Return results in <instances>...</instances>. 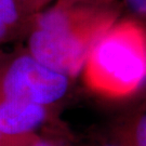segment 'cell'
<instances>
[{"label": "cell", "instance_id": "cell-1", "mask_svg": "<svg viewBox=\"0 0 146 146\" xmlns=\"http://www.w3.org/2000/svg\"><path fill=\"white\" fill-rule=\"evenodd\" d=\"M110 26L107 20L67 8L42 13L29 39L31 56L65 76H75L84 67L94 42Z\"/></svg>", "mask_w": 146, "mask_h": 146}, {"label": "cell", "instance_id": "cell-2", "mask_svg": "<svg viewBox=\"0 0 146 146\" xmlns=\"http://www.w3.org/2000/svg\"><path fill=\"white\" fill-rule=\"evenodd\" d=\"M84 66L89 84L99 92L111 96L132 93L146 74L142 28L131 22L110 26L94 42Z\"/></svg>", "mask_w": 146, "mask_h": 146}, {"label": "cell", "instance_id": "cell-3", "mask_svg": "<svg viewBox=\"0 0 146 146\" xmlns=\"http://www.w3.org/2000/svg\"><path fill=\"white\" fill-rule=\"evenodd\" d=\"M67 87V76L49 68L31 55L16 58L2 81L5 99L21 100L41 106L60 100Z\"/></svg>", "mask_w": 146, "mask_h": 146}, {"label": "cell", "instance_id": "cell-4", "mask_svg": "<svg viewBox=\"0 0 146 146\" xmlns=\"http://www.w3.org/2000/svg\"><path fill=\"white\" fill-rule=\"evenodd\" d=\"M44 106L14 99L0 102V134L19 136L31 133L46 119Z\"/></svg>", "mask_w": 146, "mask_h": 146}, {"label": "cell", "instance_id": "cell-5", "mask_svg": "<svg viewBox=\"0 0 146 146\" xmlns=\"http://www.w3.org/2000/svg\"><path fill=\"white\" fill-rule=\"evenodd\" d=\"M19 19L15 0H0V23L7 27L14 25Z\"/></svg>", "mask_w": 146, "mask_h": 146}, {"label": "cell", "instance_id": "cell-6", "mask_svg": "<svg viewBox=\"0 0 146 146\" xmlns=\"http://www.w3.org/2000/svg\"><path fill=\"white\" fill-rule=\"evenodd\" d=\"M136 146H146V121L145 116H143L137 122L135 130Z\"/></svg>", "mask_w": 146, "mask_h": 146}, {"label": "cell", "instance_id": "cell-7", "mask_svg": "<svg viewBox=\"0 0 146 146\" xmlns=\"http://www.w3.org/2000/svg\"><path fill=\"white\" fill-rule=\"evenodd\" d=\"M131 10L139 15H144L146 11V0H125Z\"/></svg>", "mask_w": 146, "mask_h": 146}, {"label": "cell", "instance_id": "cell-8", "mask_svg": "<svg viewBox=\"0 0 146 146\" xmlns=\"http://www.w3.org/2000/svg\"><path fill=\"white\" fill-rule=\"evenodd\" d=\"M34 146H53V145H52V144H50V143H48V142L40 141V142H37Z\"/></svg>", "mask_w": 146, "mask_h": 146}, {"label": "cell", "instance_id": "cell-9", "mask_svg": "<svg viewBox=\"0 0 146 146\" xmlns=\"http://www.w3.org/2000/svg\"><path fill=\"white\" fill-rule=\"evenodd\" d=\"M105 146H114V145H105Z\"/></svg>", "mask_w": 146, "mask_h": 146}, {"label": "cell", "instance_id": "cell-10", "mask_svg": "<svg viewBox=\"0 0 146 146\" xmlns=\"http://www.w3.org/2000/svg\"><path fill=\"white\" fill-rule=\"evenodd\" d=\"M0 135H1V134H0Z\"/></svg>", "mask_w": 146, "mask_h": 146}]
</instances>
